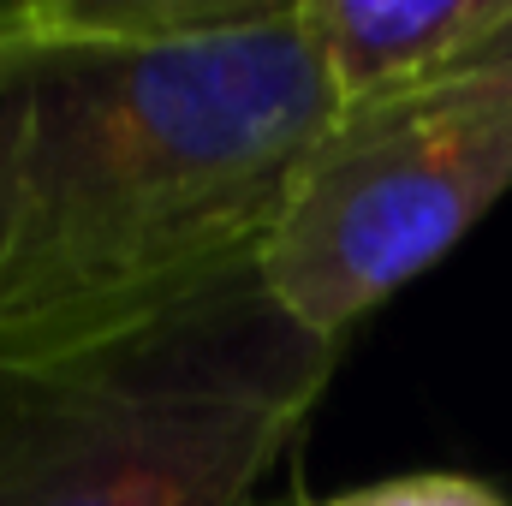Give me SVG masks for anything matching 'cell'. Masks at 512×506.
Listing matches in <instances>:
<instances>
[{"label":"cell","mask_w":512,"mask_h":506,"mask_svg":"<svg viewBox=\"0 0 512 506\" xmlns=\"http://www.w3.org/2000/svg\"><path fill=\"white\" fill-rule=\"evenodd\" d=\"M512 191V108L477 90H417L322 137L256 274L322 340H346L429 274Z\"/></svg>","instance_id":"cell-3"},{"label":"cell","mask_w":512,"mask_h":506,"mask_svg":"<svg viewBox=\"0 0 512 506\" xmlns=\"http://www.w3.org/2000/svg\"><path fill=\"white\" fill-rule=\"evenodd\" d=\"M334 364L256 262L90 340L0 352V506H256Z\"/></svg>","instance_id":"cell-2"},{"label":"cell","mask_w":512,"mask_h":506,"mask_svg":"<svg viewBox=\"0 0 512 506\" xmlns=\"http://www.w3.org/2000/svg\"><path fill=\"white\" fill-rule=\"evenodd\" d=\"M334 126L298 0H36L0 42V352L256 262Z\"/></svg>","instance_id":"cell-1"},{"label":"cell","mask_w":512,"mask_h":506,"mask_svg":"<svg viewBox=\"0 0 512 506\" xmlns=\"http://www.w3.org/2000/svg\"><path fill=\"white\" fill-rule=\"evenodd\" d=\"M304 506H512V501L501 489L477 483V477H459V471H411V477H382V483L322 495V501Z\"/></svg>","instance_id":"cell-5"},{"label":"cell","mask_w":512,"mask_h":506,"mask_svg":"<svg viewBox=\"0 0 512 506\" xmlns=\"http://www.w3.org/2000/svg\"><path fill=\"white\" fill-rule=\"evenodd\" d=\"M30 18H36V0H0V42H6V36H18Z\"/></svg>","instance_id":"cell-7"},{"label":"cell","mask_w":512,"mask_h":506,"mask_svg":"<svg viewBox=\"0 0 512 506\" xmlns=\"http://www.w3.org/2000/svg\"><path fill=\"white\" fill-rule=\"evenodd\" d=\"M423 90H477V96H495V102L512 108V0L495 12V24H489L435 84H423ZM411 96H417V90H411Z\"/></svg>","instance_id":"cell-6"},{"label":"cell","mask_w":512,"mask_h":506,"mask_svg":"<svg viewBox=\"0 0 512 506\" xmlns=\"http://www.w3.org/2000/svg\"><path fill=\"white\" fill-rule=\"evenodd\" d=\"M507 0H298L304 36L340 114H364L435 84Z\"/></svg>","instance_id":"cell-4"}]
</instances>
